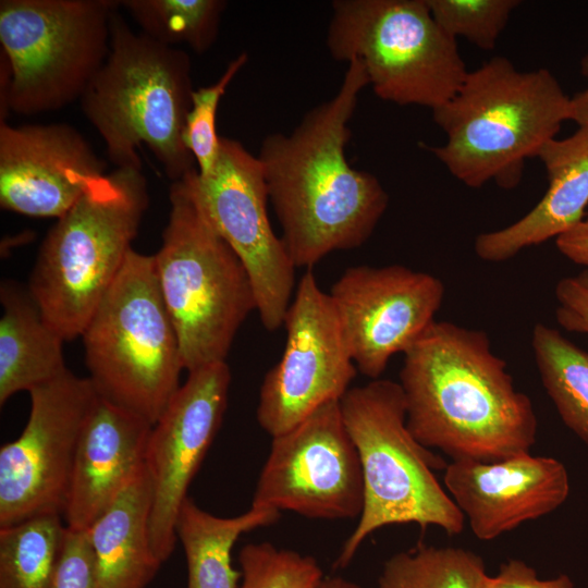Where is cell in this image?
<instances>
[{
	"mask_svg": "<svg viewBox=\"0 0 588 588\" xmlns=\"http://www.w3.org/2000/svg\"><path fill=\"white\" fill-rule=\"evenodd\" d=\"M230 383L225 362L189 371L151 427L145 454L152 491L149 537L161 563L175 548L176 517L223 420Z\"/></svg>",
	"mask_w": 588,
	"mask_h": 588,
	"instance_id": "2e32d148",
	"label": "cell"
},
{
	"mask_svg": "<svg viewBox=\"0 0 588 588\" xmlns=\"http://www.w3.org/2000/svg\"><path fill=\"white\" fill-rule=\"evenodd\" d=\"M124 7L150 39L169 47L188 46L196 53L215 44L221 16L226 7L222 0H123Z\"/></svg>",
	"mask_w": 588,
	"mask_h": 588,
	"instance_id": "484cf974",
	"label": "cell"
},
{
	"mask_svg": "<svg viewBox=\"0 0 588 588\" xmlns=\"http://www.w3.org/2000/svg\"><path fill=\"white\" fill-rule=\"evenodd\" d=\"M443 481L479 540L552 513L569 493L564 464L529 452L495 462L451 461Z\"/></svg>",
	"mask_w": 588,
	"mask_h": 588,
	"instance_id": "ac0fdd59",
	"label": "cell"
},
{
	"mask_svg": "<svg viewBox=\"0 0 588 588\" xmlns=\"http://www.w3.org/2000/svg\"><path fill=\"white\" fill-rule=\"evenodd\" d=\"M544 166L548 188L541 200L512 224L479 234L476 255L488 262H502L520 250L556 238L586 216L588 206V127L566 138H553L538 152Z\"/></svg>",
	"mask_w": 588,
	"mask_h": 588,
	"instance_id": "ffe728a7",
	"label": "cell"
},
{
	"mask_svg": "<svg viewBox=\"0 0 588 588\" xmlns=\"http://www.w3.org/2000/svg\"><path fill=\"white\" fill-rule=\"evenodd\" d=\"M81 338L98 396L154 425L184 369L154 255L131 250Z\"/></svg>",
	"mask_w": 588,
	"mask_h": 588,
	"instance_id": "ba28073f",
	"label": "cell"
},
{
	"mask_svg": "<svg viewBox=\"0 0 588 588\" xmlns=\"http://www.w3.org/2000/svg\"><path fill=\"white\" fill-rule=\"evenodd\" d=\"M148 203L142 169L115 168L48 231L27 289L64 341L81 336L117 279Z\"/></svg>",
	"mask_w": 588,
	"mask_h": 588,
	"instance_id": "5b68a950",
	"label": "cell"
},
{
	"mask_svg": "<svg viewBox=\"0 0 588 588\" xmlns=\"http://www.w3.org/2000/svg\"><path fill=\"white\" fill-rule=\"evenodd\" d=\"M119 1L1 0V56L10 70L9 111L37 114L79 100L110 51Z\"/></svg>",
	"mask_w": 588,
	"mask_h": 588,
	"instance_id": "30bf717a",
	"label": "cell"
},
{
	"mask_svg": "<svg viewBox=\"0 0 588 588\" xmlns=\"http://www.w3.org/2000/svg\"><path fill=\"white\" fill-rule=\"evenodd\" d=\"M247 60V53L241 52L228 64L218 81L209 86L194 89L192 94L183 140L196 162L199 175L211 172L217 162L221 140L216 124L219 102Z\"/></svg>",
	"mask_w": 588,
	"mask_h": 588,
	"instance_id": "f546056e",
	"label": "cell"
},
{
	"mask_svg": "<svg viewBox=\"0 0 588 588\" xmlns=\"http://www.w3.org/2000/svg\"><path fill=\"white\" fill-rule=\"evenodd\" d=\"M238 562L240 588H315L324 577L313 556L270 542L245 544Z\"/></svg>",
	"mask_w": 588,
	"mask_h": 588,
	"instance_id": "83f0119b",
	"label": "cell"
},
{
	"mask_svg": "<svg viewBox=\"0 0 588 588\" xmlns=\"http://www.w3.org/2000/svg\"><path fill=\"white\" fill-rule=\"evenodd\" d=\"M443 282L402 265L347 268L329 293L359 372L379 379L436 321Z\"/></svg>",
	"mask_w": 588,
	"mask_h": 588,
	"instance_id": "9a60e30c",
	"label": "cell"
},
{
	"mask_svg": "<svg viewBox=\"0 0 588 588\" xmlns=\"http://www.w3.org/2000/svg\"><path fill=\"white\" fill-rule=\"evenodd\" d=\"M191 171L170 186V212L154 255L160 292L177 334L184 369L225 362L257 302L250 277L217 232Z\"/></svg>",
	"mask_w": 588,
	"mask_h": 588,
	"instance_id": "8992f818",
	"label": "cell"
},
{
	"mask_svg": "<svg viewBox=\"0 0 588 588\" xmlns=\"http://www.w3.org/2000/svg\"><path fill=\"white\" fill-rule=\"evenodd\" d=\"M283 327L284 351L265 375L256 409L259 426L271 437L340 401L357 372L331 297L311 269L297 284Z\"/></svg>",
	"mask_w": 588,
	"mask_h": 588,
	"instance_id": "4fadbf2b",
	"label": "cell"
},
{
	"mask_svg": "<svg viewBox=\"0 0 588 588\" xmlns=\"http://www.w3.org/2000/svg\"><path fill=\"white\" fill-rule=\"evenodd\" d=\"M200 204L217 232L236 253L253 282L262 326H283L293 298L295 267L268 216V189L258 157L221 137L211 172L194 174Z\"/></svg>",
	"mask_w": 588,
	"mask_h": 588,
	"instance_id": "5bb4252c",
	"label": "cell"
},
{
	"mask_svg": "<svg viewBox=\"0 0 588 588\" xmlns=\"http://www.w3.org/2000/svg\"><path fill=\"white\" fill-rule=\"evenodd\" d=\"M482 559L458 547L419 546L390 556L378 588H481Z\"/></svg>",
	"mask_w": 588,
	"mask_h": 588,
	"instance_id": "4316f807",
	"label": "cell"
},
{
	"mask_svg": "<svg viewBox=\"0 0 588 588\" xmlns=\"http://www.w3.org/2000/svg\"><path fill=\"white\" fill-rule=\"evenodd\" d=\"M569 98L549 70L522 72L494 57L468 72L453 98L432 110L446 142L430 150L468 187L493 181L512 189L525 160L537 157L569 120Z\"/></svg>",
	"mask_w": 588,
	"mask_h": 588,
	"instance_id": "3957f363",
	"label": "cell"
},
{
	"mask_svg": "<svg viewBox=\"0 0 588 588\" xmlns=\"http://www.w3.org/2000/svg\"><path fill=\"white\" fill-rule=\"evenodd\" d=\"M581 73L588 78V54L581 59ZM569 120L588 127V86L569 98Z\"/></svg>",
	"mask_w": 588,
	"mask_h": 588,
	"instance_id": "e575fe53",
	"label": "cell"
},
{
	"mask_svg": "<svg viewBox=\"0 0 588 588\" xmlns=\"http://www.w3.org/2000/svg\"><path fill=\"white\" fill-rule=\"evenodd\" d=\"M152 425L98 397L77 446L65 525L87 530L145 466Z\"/></svg>",
	"mask_w": 588,
	"mask_h": 588,
	"instance_id": "d6986e66",
	"label": "cell"
},
{
	"mask_svg": "<svg viewBox=\"0 0 588 588\" xmlns=\"http://www.w3.org/2000/svg\"><path fill=\"white\" fill-rule=\"evenodd\" d=\"M151 497L145 465L87 529L99 588H146L160 568L149 537Z\"/></svg>",
	"mask_w": 588,
	"mask_h": 588,
	"instance_id": "44dd1931",
	"label": "cell"
},
{
	"mask_svg": "<svg viewBox=\"0 0 588 588\" xmlns=\"http://www.w3.org/2000/svg\"><path fill=\"white\" fill-rule=\"evenodd\" d=\"M481 588H575V585L566 574L540 579L524 561L511 559L501 564L495 576L486 575Z\"/></svg>",
	"mask_w": 588,
	"mask_h": 588,
	"instance_id": "d6a6232c",
	"label": "cell"
},
{
	"mask_svg": "<svg viewBox=\"0 0 588 588\" xmlns=\"http://www.w3.org/2000/svg\"><path fill=\"white\" fill-rule=\"evenodd\" d=\"M0 404L20 391L29 392L68 370L63 338L45 320L37 304L21 285L1 284Z\"/></svg>",
	"mask_w": 588,
	"mask_h": 588,
	"instance_id": "7402d4cb",
	"label": "cell"
},
{
	"mask_svg": "<svg viewBox=\"0 0 588 588\" xmlns=\"http://www.w3.org/2000/svg\"><path fill=\"white\" fill-rule=\"evenodd\" d=\"M280 512L250 507L234 517H219L186 498L175 523L176 539L187 564V588H237L241 571L232 564V549L241 535L271 525Z\"/></svg>",
	"mask_w": 588,
	"mask_h": 588,
	"instance_id": "603a6c76",
	"label": "cell"
},
{
	"mask_svg": "<svg viewBox=\"0 0 588 588\" xmlns=\"http://www.w3.org/2000/svg\"><path fill=\"white\" fill-rule=\"evenodd\" d=\"M554 295L558 323L568 332L588 334V269L559 280Z\"/></svg>",
	"mask_w": 588,
	"mask_h": 588,
	"instance_id": "1f68e13d",
	"label": "cell"
},
{
	"mask_svg": "<svg viewBox=\"0 0 588 588\" xmlns=\"http://www.w3.org/2000/svg\"><path fill=\"white\" fill-rule=\"evenodd\" d=\"M369 85L359 60L342 84L290 133L267 135L257 156L281 241L295 268L311 269L328 254L362 246L389 205L380 181L350 166L345 147L358 96Z\"/></svg>",
	"mask_w": 588,
	"mask_h": 588,
	"instance_id": "6da1fadb",
	"label": "cell"
},
{
	"mask_svg": "<svg viewBox=\"0 0 588 588\" xmlns=\"http://www.w3.org/2000/svg\"><path fill=\"white\" fill-rule=\"evenodd\" d=\"M28 393L27 422L0 450V528L63 515L81 434L99 397L88 378L69 369Z\"/></svg>",
	"mask_w": 588,
	"mask_h": 588,
	"instance_id": "8fae6325",
	"label": "cell"
},
{
	"mask_svg": "<svg viewBox=\"0 0 588 588\" xmlns=\"http://www.w3.org/2000/svg\"><path fill=\"white\" fill-rule=\"evenodd\" d=\"M51 588H99L88 530L66 526Z\"/></svg>",
	"mask_w": 588,
	"mask_h": 588,
	"instance_id": "4dcf8cb0",
	"label": "cell"
},
{
	"mask_svg": "<svg viewBox=\"0 0 588 588\" xmlns=\"http://www.w3.org/2000/svg\"><path fill=\"white\" fill-rule=\"evenodd\" d=\"M340 405L359 456L364 507L334 567H346L366 538L388 525L461 534L465 517L433 473L448 464L408 430L400 383L379 378L350 388Z\"/></svg>",
	"mask_w": 588,
	"mask_h": 588,
	"instance_id": "52a82bcc",
	"label": "cell"
},
{
	"mask_svg": "<svg viewBox=\"0 0 588 588\" xmlns=\"http://www.w3.org/2000/svg\"><path fill=\"white\" fill-rule=\"evenodd\" d=\"M109 54L83 93L81 109L115 168L142 169L145 144L171 182L197 169L183 140L192 105V63L181 48L136 34L114 11Z\"/></svg>",
	"mask_w": 588,
	"mask_h": 588,
	"instance_id": "277c9868",
	"label": "cell"
},
{
	"mask_svg": "<svg viewBox=\"0 0 588 588\" xmlns=\"http://www.w3.org/2000/svg\"><path fill=\"white\" fill-rule=\"evenodd\" d=\"M315 588H363L354 581L339 577H323Z\"/></svg>",
	"mask_w": 588,
	"mask_h": 588,
	"instance_id": "d590c367",
	"label": "cell"
},
{
	"mask_svg": "<svg viewBox=\"0 0 588 588\" xmlns=\"http://www.w3.org/2000/svg\"><path fill=\"white\" fill-rule=\"evenodd\" d=\"M65 531L61 514L0 528V588H51Z\"/></svg>",
	"mask_w": 588,
	"mask_h": 588,
	"instance_id": "d4e9b609",
	"label": "cell"
},
{
	"mask_svg": "<svg viewBox=\"0 0 588 588\" xmlns=\"http://www.w3.org/2000/svg\"><path fill=\"white\" fill-rule=\"evenodd\" d=\"M531 347L542 385L564 425L588 444V352L538 322Z\"/></svg>",
	"mask_w": 588,
	"mask_h": 588,
	"instance_id": "cb8c5ba5",
	"label": "cell"
},
{
	"mask_svg": "<svg viewBox=\"0 0 588 588\" xmlns=\"http://www.w3.org/2000/svg\"><path fill=\"white\" fill-rule=\"evenodd\" d=\"M252 506L321 519L360 516L363 471L340 401L323 404L272 437Z\"/></svg>",
	"mask_w": 588,
	"mask_h": 588,
	"instance_id": "7c38bea8",
	"label": "cell"
},
{
	"mask_svg": "<svg viewBox=\"0 0 588 588\" xmlns=\"http://www.w3.org/2000/svg\"><path fill=\"white\" fill-rule=\"evenodd\" d=\"M327 47L336 61L359 60L375 94L401 106L434 110L468 74L427 0H334Z\"/></svg>",
	"mask_w": 588,
	"mask_h": 588,
	"instance_id": "9c48e42d",
	"label": "cell"
},
{
	"mask_svg": "<svg viewBox=\"0 0 588 588\" xmlns=\"http://www.w3.org/2000/svg\"><path fill=\"white\" fill-rule=\"evenodd\" d=\"M431 14L451 37H464L482 50H492L517 0H427Z\"/></svg>",
	"mask_w": 588,
	"mask_h": 588,
	"instance_id": "f1b7e54d",
	"label": "cell"
},
{
	"mask_svg": "<svg viewBox=\"0 0 588 588\" xmlns=\"http://www.w3.org/2000/svg\"><path fill=\"white\" fill-rule=\"evenodd\" d=\"M555 245L568 260L588 269V216L556 237Z\"/></svg>",
	"mask_w": 588,
	"mask_h": 588,
	"instance_id": "836d02e7",
	"label": "cell"
},
{
	"mask_svg": "<svg viewBox=\"0 0 588 588\" xmlns=\"http://www.w3.org/2000/svg\"><path fill=\"white\" fill-rule=\"evenodd\" d=\"M106 162L65 123H0V206L60 218L106 175Z\"/></svg>",
	"mask_w": 588,
	"mask_h": 588,
	"instance_id": "e0dca14e",
	"label": "cell"
},
{
	"mask_svg": "<svg viewBox=\"0 0 588 588\" xmlns=\"http://www.w3.org/2000/svg\"><path fill=\"white\" fill-rule=\"evenodd\" d=\"M399 383L411 433L452 461L495 462L536 442L532 402L482 330L436 320L404 353Z\"/></svg>",
	"mask_w": 588,
	"mask_h": 588,
	"instance_id": "7a4b0ae2",
	"label": "cell"
}]
</instances>
